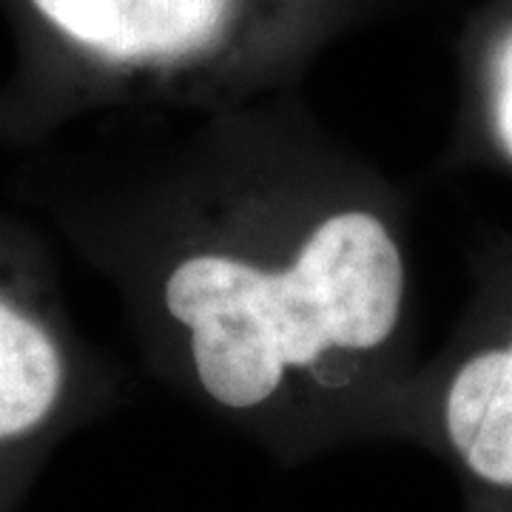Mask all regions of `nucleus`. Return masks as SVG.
<instances>
[{
    "label": "nucleus",
    "mask_w": 512,
    "mask_h": 512,
    "mask_svg": "<svg viewBox=\"0 0 512 512\" xmlns=\"http://www.w3.org/2000/svg\"><path fill=\"white\" fill-rule=\"evenodd\" d=\"M404 262L382 222L336 214L302 245L288 271L231 256H191L165 285L168 313L191 328L205 393L231 410L268 402L285 367L328 348L382 345L399 322Z\"/></svg>",
    "instance_id": "f257e3e1"
},
{
    "label": "nucleus",
    "mask_w": 512,
    "mask_h": 512,
    "mask_svg": "<svg viewBox=\"0 0 512 512\" xmlns=\"http://www.w3.org/2000/svg\"><path fill=\"white\" fill-rule=\"evenodd\" d=\"M32 6L80 49L137 63L208 46L225 26L231 0H32Z\"/></svg>",
    "instance_id": "f03ea898"
},
{
    "label": "nucleus",
    "mask_w": 512,
    "mask_h": 512,
    "mask_svg": "<svg viewBox=\"0 0 512 512\" xmlns=\"http://www.w3.org/2000/svg\"><path fill=\"white\" fill-rule=\"evenodd\" d=\"M441 424L467 476L481 490L512 498V339L458 367Z\"/></svg>",
    "instance_id": "7ed1b4c3"
},
{
    "label": "nucleus",
    "mask_w": 512,
    "mask_h": 512,
    "mask_svg": "<svg viewBox=\"0 0 512 512\" xmlns=\"http://www.w3.org/2000/svg\"><path fill=\"white\" fill-rule=\"evenodd\" d=\"M66 365L55 333L0 288V450L43 430L55 416Z\"/></svg>",
    "instance_id": "20e7f679"
},
{
    "label": "nucleus",
    "mask_w": 512,
    "mask_h": 512,
    "mask_svg": "<svg viewBox=\"0 0 512 512\" xmlns=\"http://www.w3.org/2000/svg\"><path fill=\"white\" fill-rule=\"evenodd\" d=\"M493 123L501 148L512 160V40L504 43L493 72Z\"/></svg>",
    "instance_id": "39448f33"
}]
</instances>
